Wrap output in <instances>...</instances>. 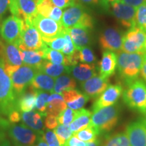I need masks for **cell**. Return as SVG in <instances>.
Masks as SVG:
<instances>
[{"mask_svg":"<svg viewBox=\"0 0 146 146\" xmlns=\"http://www.w3.org/2000/svg\"><path fill=\"white\" fill-rule=\"evenodd\" d=\"M146 31L135 26L129 29L123 37L122 51L126 53H141L145 54Z\"/></svg>","mask_w":146,"mask_h":146,"instance_id":"52a82bcc","label":"cell"},{"mask_svg":"<svg viewBox=\"0 0 146 146\" xmlns=\"http://www.w3.org/2000/svg\"><path fill=\"white\" fill-rule=\"evenodd\" d=\"M110 3L114 2V1H121V0H108Z\"/></svg>","mask_w":146,"mask_h":146,"instance_id":"680465c9","label":"cell"},{"mask_svg":"<svg viewBox=\"0 0 146 146\" xmlns=\"http://www.w3.org/2000/svg\"><path fill=\"white\" fill-rule=\"evenodd\" d=\"M123 37V35L119 31L112 27H108L100 35V45L105 51L119 53L122 51Z\"/></svg>","mask_w":146,"mask_h":146,"instance_id":"5bb4252c","label":"cell"},{"mask_svg":"<svg viewBox=\"0 0 146 146\" xmlns=\"http://www.w3.org/2000/svg\"><path fill=\"white\" fill-rule=\"evenodd\" d=\"M24 21L18 16L7 17L0 26V35L7 43L18 45L23 31Z\"/></svg>","mask_w":146,"mask_h":146,"instance_id":"8fae6325","label":"cell"},{"mask_svg":"<svg viewBox=\"0 0 146 146\" xmlns=\"http://www.w3.org/2000/svg\"><path fill=\"white\" fill-rule=\"evenodd\" d=\"M64 100L70 108L74 110H78L83 108L89 100V97L82 94L76 89L64 91L61 94Z\"/></svg>","mask_w":146,"mask_h":146,"instance_id":"44dd1931","label":"cell"},{"mask_svg":"<svg viewBox=\"0 0 146 146\" xmlns=\"http://www.w3.org/2000/svg\"><path fill=\"white\" fill-rule=\"evenodd\" d=\"M55 78L45 73L38 71L31 83L30 86L36 91L54 93Z\"/></svg>","mask_w":146,"mask_h":146,"instance_id":"d4e9b609","label":"cell"},{"mask_svg":"<svg viewBox=\"0 0 146 146\" xmlns=\"http://www.w3.org/2000/svg\"><path fill=\"white\" fill-rule=\"evenodd\" d=\"M70 67L62 64H56L45 60L39 68V71L54 78L62 74H68L70 73Z\"/></svg>","mask_w":146,"mask_h":146,"instance_id":"f1b7e54d","label":"cell"},{"mask_svg":"<svg viewBox=\"0 0 146 146\" xmlns=\"http://www.w3.org/2000/svg\"><path fill=\"white\" fill-rule=\"evenodd\" d=\"M145 58H146V47H145Z\"/></svg>","mask_w":146,"mask_h":146,"instance_id":"6125c7cd","label":"cell"},{"mask_svg":"<svg viewBox=\"0 0 146 146\" xmlns=\"http://www.w3.org/2000/svg\"><path fill=\"white\" fill-rule=\"evenodd\" d=\"M0 146H14L6 137L3 131H0Z\"/></svg>","mask_w":146,"mask_h":146,"instance_id":"681fc988","label":"cell"},{"mask_svg":"<svg viewBox=\"0 0 146 146\" xmlns=\"http://www.w3.org/2000/svg\"><path fill=\"white\" fill-rule=\"evenodd\" d=\"M61 24L66 29L86 28L91 30L94 21L83 5L76 3L63 12Z\"/></svg>","mask_w":146,"mask_h":146,"instance_id":"8992f818","label":"cell"},{"mask_svg":"<svg viewBox=\"0 0 146 146\" xmlns=\"http://www.w3.org/2000/svg\"><path fill=\"white\" fill-rule=\"evenodd\" d=\"M41 137L49 146H62L58 141L55 133L52 131L49 130V129L45 130Z\"/></svg>","mask_w":146,"mask_h":146,"instance_id":"ab89813d","label":"cell"},{"mask_svg":"<svg viewBox=\"0 0 146 146\" xmlns=\"http://www.w3.org/2000/svg\"><path fill=\"white\" fill-rule=\"evenodd\" d=\"M64 36L66 38V44L61 52L63 53L66 56H70V55L72 54L73 53L75 52L76 49L75 46H74V43H73L72 40L71 39L70 35H69L68 31H67L66 29L65 30Z\"/></svg>","mask_w":146,"mask_h":146,"instance_id":"60d3db41","label":"cell"},{"mask_svg":"<svg viewBox=\"0 0 146 146\" xmlns=\"http://www.w3.org/2000/svg\"><path fill=\"white\" fill-rule=\"evenodd\" d=\"M10 3V0H0V20H1L9 9Z\"/></svg>","mask_w":146,"mask_h":146,"instance_id":"7dc6e473","label":"cell"},{"mask_svg":"<svg viewBox=\"0 0 146 146\" xmlns=\"http://www.w3.org/2000/svg\"><path fill=\"white\" fill-rule=\"evenodd\" d=\"M50 1L54 6L61 9H64L75 5L77 0H50Z\"/></svg>","mask_w":146,"mask_h":146,"instance_id":"b9f144b4","label":"cell"},{"mask_svg":"<svg viewBox=\"0 0 146 146\" xmlns=\"http://www.w3.org/2000/svg\"><path fill=\"white\" fill-rule=\"evenodd\" d=\"M33 25L39 33L45 43L58 37L64 32L65 28L60 23L38 14L32 21Z\"/></svg>","mask_w":146,"mask_h":146,"instance_id":"ba28073f","label":"cell"},{"mask_svg":"<svg viewBox=\"0 0 146 146\" xmlns=\"http://www.w3.org/2000/svg\"><path fill=\"white\" fill-rule=\"evenodd\" d=\"M43 116H45L44 115L34 110L21 113V120L23 123L36 132L39 136L43 135L45 131Z\"/></svg>","mask_w":146,"mask_h":146,"instance_id":"ffe728a7","label":"cell"},{"mask_svg":"<svg viewBox=\"0 0 146 146\" xmlns=\"http://www.w3.org/2000/svg\"><path fill=\"white\" fill-rule=\"evenodd\" d=\"M66 107L67 104L64 100L61 94L53 93L49 96L45 113L46 115L52 114L58 117Z\"/></svg>","mask_w":146,"mask_h":146,"instance_id":"83f0119b","label":"cell"},{"mask_svg":"<svg viewBox=\"0 0 146 146\" xmlns=\"http://www.w3.org/2000/svg\"><path fill=\"white\" fill-rule=\"evenodd\" d=\"M110 85L109 78L95 76L86 81L81 83V87L83 94L91 99H97Z\"/></svg>","mask_w":146,"mask_h":146,"instance_id":"e0dca14e","label":"cell"},{"mask_svg":"<svg viewBox=\"0 0 146 146\" xmlns=\"http://www.w3.org/2000/svg\"><path fill=\"white\" fill-rule=\"evenodd\" d=\"M50 95L48 92L43 91H37V94H36V105L35 108L37 112H39L46 116V106L47 104V101Z\"/></svg>","mask_w":146,"mask_h":146,"instance_id":"e575fe53","label":"cell"},{"mask_svg":"<svg viewBox=\"0 0 146 146\" xmlns=\"http://www.w3.org/2000/svg\"><path fill=\"white\" fill-rule=\"evenodd\" d=\"M118 56L112 51H104L99 62L100 76L102 78H109L115 73L117 68Z\"/></svg>","mask_w":146,"mask_h":146,"instance_id":"d6986e66","label":"cell"},{"mask_svg":"<svg viewBox=\"0 0 146 146\" xmlns=\"http://www.w3.org/2000/svg\"><path fill=\"white\" fill-rule=\"evenodd\" d=\"M20 50V49H19ZM45 50V49H44ZM43 50H20L24 64L35 67L39 70V67L44 62L45 52Z\"/></svg>","mask_w":146,"mask_h":146,"instance_id":"484cf974","label":"cell"},{"mask_svg":"<svg viewBox=\"0 0 146 146\" xmlns=\"http://www.w3.org/2000/svg\"><path fill=\"white\" fill-rule=\"evenodd\" d=\"M112 13L118 21L127 29L136 26L135 15L137 8L131 6L121 1L110 3Z\"/></svg>","mask_w":146,"mask_h":146,"instance_id":"4fadbf2b","label":"cell"},{"mask_svg":"<svg viewBox=\"0 0 146 146\" xmlns=\"http://www.w3.org/2000/svg\"><path fill=\"white\" fill-rule=\"evenodd\" d=\"M5 70L12 81V87L16 98H18L30 86L37 68L25 64L11 66L5 64Z\"/></svg>","mask_w":146,"mask_h":146,"instance_id":"7a4b0ae2","label":"cell"},{"mask_svg":"<svg viewBox=\"0 0 146 146\" xmlns=\"http://www.w3.org/2000/svg\"><path fill=\"white\" fill-rule=\"evenodd\" d=\"M14 146H33V145H20V144L16 143H12Z\"/></svg>","mask_w":146,"mask_h":146,"instance_id":"6f0895ef","label":"cell"},{"mask_svg":"<svg viewBox=\"0 0 146 146\" xmlns=\"http://www.w3.org/2000/svg\"><path fill=\"white\" fill-rule=\"evenodd\" d=\"M104 146H130L125 133H118L109 137Z\"/></svg>","mask_w":146,"mask_h":146,"instance_id":"d6a6232c","label":"cell"},{"mask_svg":"<svg viewBox=\"0 0 146 146\" xmlns=\"http://www.w3.org/2000/svg\"><path fill=\"white\" fill-rule=\"evenodd\" d=\"M136 26L146 31V4L137 8L135 15Z\"/></svg>","mask_w":146,"mask_h":146,"instance_id":"74e56055","label":"cell"},{"mask_svg":"<svg viewBox=\"0 0 146 146\" xmlns=\"http://www.w3.org/2000/svg\"><path fill=\"white\" fill-rule=\"evenodd\" d=\"M37 91L29 86L27 90L17 98V108L22 112H29L35 108Z\"/></svg>","mask_w":146,"mask_h":146,"instance_id":"cb8c5ba5","label":"cell"},{"mask_svg":"<svg viewBox=\"0 0 146 146\" xmlns=\"http://www.w3.org/2000/svg\"><path fill=\"white\" fill-rule=\"evenodd\" d=\"M0 21H1V20H0ZM0 40H1V39H0Z\"/></svg>","mask_w":146,"mask_h":146,"instance_id":"be15d7a7","label":"cell"},{"mask_svg":"<svg viewBox=\"0 0 146 146\" xmlns=\"http://www.w3.org/2000/svg\"><path fill=\"white\" fill-rule=\"evenodd\" d=\"M70 73L76 81L83 83L97 75L94 64L82 63L70 67Z\"/></svg>","mask_w":146,"mask_h":146,"instance_id":"7402d4cb","label":"cell"},{"mask_svg":"<svg viewBox=\"0 0 146 146\" xmlns=\"http://www.w3.org/2000/svg\"><path fill=\"white\" fill-rule=\"evenodd\" d=\"M87 143L84 142L79 139H78L76 136L72 135L69 139L66 142V143L63 146H87Z\"/></svg>","mask_w":146,"mask_h":146,"instance_id":"f6af8a7d","label":"cell"},{"mask_svg":"<svg viewBox=\"0 0 146 146\" xmlns=\"http://www.w3.org/2000/svg\"><path fill=\"white\" fill-rule=\"evenodd\" d=\"M143 119L145 120V123H146V113L145 114H144V117H143Z\"/></svg>","mask_w":146,"mask_h":146,"instance_id":"94428289","label":"cell"},{"mask_svg":"<svg viewBox=\"0 0 146 146\" xmlns=\"http://www.w3.org/2000/svg\"><path fill=\"white\" fill-rule=\"evenodd\" d=\"M125 133L131 146H146V123L143 118L129 123Z\"/></svg>","mask_w":146,"mask_h":146,"instance_id":"2e32d148","label":"cell"},{"mask_svg":"<svg viewBox=\"0 0 146 146\" xmlns=\"http://www.w3.org/2000/svg\"><path fill=\"white\" fill-rule=\"evenodd\" d=\"M9 10L12 15L32 23L38 14L37 2L36 0H10Z\"/></svg>","mask_w":146,"mask_h":146,"instance_id":"7c38bea8","label":"cell"},{"mask_svg":"<svg viewBox=\"0 0 146 146\" xmlns=\"http://www.w3.org/2000/svg\"><path fill=\"white\" fill-rule=\"evenodd\" d=\"M79 62L86 64H93L96 61L97 58L94 52L89 47H84L78 50Z\"/></svg>","mask_w":146,"mask_h":146,"instance_id":"d590c367","label":"cell"},{"mask_svg":"<svg viewBox=\"0 0 146 146\" xmlns=\"http://www.w3.org/2000/svg\"><path fill=\"white\" fill-rule=\"evenodd\" d=\"M102 142L100 139H96V141L90 142V143H87V146H101Z\"/></svg>","mask_w":146,"mask_h":146,"instance_id":"9f6ffc18","label":"cell"},{"mask_svg":"<svg viewBox=\"0 0 146 146\" xmlns=\"http://www.w3.org/2000/svg\"><path fill=\"white\" fill-rule=\"evenodd\" d=\"M63 15V11L62 9L58 8V7L54 6V8H52V12L50 14L49 18L51 19L54 20V21L58 22V23H61V20L62 18Z\"/></svg>","mask_w":146,"mask_h":146,"instance_id":"ee69618b","label":"cell"},{"mask_svg":"<svg viewBox=\"0 0 146 146\" xmlns=\"http://www.w3.org/2000/svg\"><path fill=\"white\" fill-rule=\"evenodd\" d=\"M35 146H49V145H47L46 142L43 140V139L42 138V137L40 136L39 139H38L37 141H36V145Z\"/></svg>","mask_w":146,"mask_h":146,"instance_id":"11a10c76","label":"cell"},{"mask_svg":"<svg viewBox=\"0 0 146 146\" xmlns=\"http://www.w3.org/2000/svg\"><path fill=\"white\" fill-rule=\"evenodd\" d=\"M121 1L135 8L146 4V0H121Z\"/></svg>","mask_w":146,"mask_h":146,"instance_id":"c3c4849f","label":"cell"},{"mask_svg":"<svg viewBox=\"0 0 146 146\" xmlns=\"http://www.w3.org/2000/svg\"><path fill=\"white\" fill-rule=\"evenodd\" d=\"M18 47L20 50H43L47 46L33 24L24 21L23 31Z\"/></svg>","mask_w":146,"mask_h":146,"instance_id":"9c48e42d","label":"cell"},{"mask_svg":"<svg viewBox=\"0 0 146 146\" xmlns=\"http://www.w3.org/2000/svg\"><path fill=\"white\" fill-rule=\"evenodd\" d=\"M9 124H10L9 120L4 119L0 116V131H5Z\"/></svg>","mask_w":146,"mask_h":146,"instance_id":"816d5d0a","label":"cell"},{"mask_svg":"<svg viewBox=\"0 0 146 146\" xmlns=\"http://www.w3.org/2000/svg\"><path fill=\"white\" fill-rule=\"evenodd\" d=\"M66 30L77 50H81L84 47H88L91 44L90 29L86 28H69L66 29Z\"/></svg>","mask_w":146,"mask_h":146,"instance_id":"603a6c76","label":"cell"},{"mask_svg":"<svg viewBox=\"0 0 146 146\" xmlns=\"http://www.w3.org/2000/svg\"><path fill=\"white\" fill-rule=\"evenodd\" d=\"M5 131L8 132L12 143L20 145H33L40 137L24 123H10Z\"/></svg>","mask_w":146,"mask_h":146,"instance_id":"30bf717a","label":"cell"},{"mask_svg":"<svg viewBox=\"0 0 146 146\" xmlns=\"http://www.w3.org/2000/svg\"><path fill=\"white\" fill-rule=\"evenodd\" d=\"M140 75H141L143 81L146 83V59L144 61L143 66H142L141 72H140Z\"/></svg>","mask_w":146,"mask_h":146,"instance_id":"f5cc1de1","label":"cell"},{"mask_svg":"<svg viewBox=\"0 0 146 146\" xmlns=\"http://www.w3.org/2000/svg\"><path fill=\"white\" fill-rule=\"evenodd\" d=\"M8 117L10 123H18L21 120V112L18 110H15L8 115Z\"/></svg>","mask_w":146,"mask_h":146,"instance_id":"bcb514c9","label":"cell"},{"mask_svg":"<svg viewBox=\"0 0 146 146\" xmlns=\"http://www.w3.org/2000/svg\"><path fill=\"white\" fill-rule=\"evenodd\" d=\"M82 5H96L100 3V0H77Z\"/></svg>","mask_w":146,"mask_h":146,"instance_id":"f907efd6","label":"cell"},{"mask_svg":"<svg viewBox=\"0 0 146 146\" xmlns=\"http://www.w3.org/2000/svg\"><path fill=\"white\" fill-rule=\"evenodd\" d=\"M15 110H18L17 98L12 81L5 72L4 61L0 58V116H8Z\"/></svg>","mask_w":146,"mask_h":146,"instance_id":"3957f363","label":"cell"},{"mask_svg":"<svg viewBox=\"0 0 146 146\" xmlns=\"http://www.w3.org/2000/svg\"><path fill=\"white\" fill-rule=\"evenodd\" d=\"M123 87L121 84L109 85L95 101L92 106V110L95 111L116 104L120 96L123 95Z\"/></svg>","mask_w":146,"mask_h":146,"instance_id":"9a60e30c","label":"cell"},{"mask_svg":"<svg viewBox=\"0 0 146 146\" xmlns=\"http://www.w3.org/2000/svg\"><path fill=\"white\" fill-rule=\"evenodd\" d=\"M76 114V110L69 108H66L58 116V123L60 125H70L74 120Z\"/></svg>","mask_w":146,"mask_h":146,"instance_id":"8d00e7d4","label":"cell"},{"mask_svg":"<svg viewBox=\"0 0 146 146\" xmlns=\"http://www.w3.org/2000/svg\"><path fill=\"white\" fill-rule=\"evenodd\" d=\"M76 86V83L74 78L66 74H62L55 78L54 92L61 94L64 91L74 89Z\"/></svg>","mask_w":146,"mask_h":146,"instance_id":"f546056e","label":"cell"},{"mask_svg":"<svg viewBox=\"0 0 146 146\" xmlns=\"http://www.w3.org/2000/svg\"><path fill=\"white\" fill-rule=\"evenodd\" d=\"M91 111L84 108L76 111L74 120L70 125L73 134L91 125Z\"/></svg>","mask_w":146,"mask_h":146,"instance_id":"4316f807","label":"cell"},{"mask_svg":"<svg viewBox=\"0 0 146 146\" xmlns=\"http://www.w3.org/2000/svg\"><path fill=\"white\" fill-rule=\"evenodd\" d=\"M126 86L122 95L124 103L130 109L144 115L146 113V83L138 78Z\"/></svg>","mask_w":146,"mask_h":146,"instance_id":"277c9868","label":"cell"},{"mask_svg":"<svg viewBox=\"0 0 146 146\" xmlns=\"http://www.w3.org/2000/svg\"><path fill=\"white\" fill-rule=\"evenodd\" d=\"M54 133L57 137L58 141L62 146L73 135V133L71 131L70 125H58V127L54 129Z\"/></svg>","mask_w":146,"mask_h":146,"instance_id":"836d02e7","label":"cell"},{"mask_svg":"<svg viewBox=\"0 0 146 146\" xmlns=\"http://www.w3.org/2000/svg\"><path fill=\"white\" fill-rule=\"evenodd\" d=\"M66 30V28H65ZM64 32L61 35H60L58 37L55 38V39L51 40V41L45 43L47 45H48L52 50L59 51V52H62V50H63L64 47L66 44V38L64 36Z\"/></svg>","mask_w":146,"mask_h":146,"instance_id":"f35d334b","label":"cell"},{"mask_svg":"<svg viewBox=\"0 0 146 146\" xmlns=\"http://www.w3.org/2000/svg\"><path fill=\"white\" fill-rule=\"evenodd\" d=\"M44 0H36V2H37V5L39 4V3H40L41 2H42V1H43Z\"/></svg>","mask_w":146,"mask_h":146,"instance_id":"91938a15","label":"cell"},{"mask_svg":"<svg viewBox=\"0 0 146 146\" xmlns=\"http://www.w3.org/2000/svg\"><path fill=\"white\" fill-rule=\"evenodd\" d=\"M145 60V54L141 53H119L117 70L120 78L126 85L138 79Z\"/></svg>","mask_w":146,"mask_h":146,"instance_id":"6da1fadb","label":"cell"},{"mask_svg":"<svg viewBox=\"0 0 146 146\" xmlns=\"http://www.w3.org/2000/svg\"><path fill=\"white\" fill-rule=\"evenodd\" d=\"M100 3L101 6L105 10H109L110 2L108 0H100Z\"/></svg>","mask_w":146,"mask_h":146,"instance_id":"db71d44e","label":"cell"},{"mask_svg":"<svg viewBox=\"0 0 146 146\" xmlns=\"http://www.w3.org/2000/svg\"><path fill=\"white\" fill-rule=\"evenodd\" d=\"M120 108L117 104L93 111L91 125L100 134L108 133L117 125L119 118Z\"/></svg>","mask_w":146,"mask_h":146,"instance_id":"5b68a950","label":"cell"},{"mask_svg":"<svg viewBox=\"0 0 146 146\" xmlns=\"http://www.w3.org/2000/svg\"><path fill=\"white\" fill-rule=\"evenodd\" d=\"M100 135L98 131L91 125L88 127L74 133L73 135L76 136L78 139L84 142L90 143V142H93L98 139V136Z\"/></svg>","mask_w":146,"mask_h":146,"instance_id":"4dcf8cb0","label":"cell"},{"mask_svg":"<svg viewBox=\"0 0 146 146\" xmlns=\"http://www.w3.org/2000/svg\"><path fill=\"white\" fill-rule=\"evenodd\" d=\"M45 60L56 64H62L67 66V56L64 55L63 53L56 51L47 47L44 50Z\"/></svg>","mask_w":146,"mask_h":146,"instance_id":"1f68e13d","label":"cell"},{"mask_svg":"<svg viewBox=\"0 0 146 146\" xmlns=\"http://www.w3.org/2000/svg\"><path fill=\"white\" fill-rule=\"evenodd\" d=\"M58 125V117L52 114H47L45 119V126L47 129L54 130Z\"/></svg>","mask_w":146,"mask_h":146,"instance_id":"7bdbcfd3","label":"cell"},{"mask_svg":"<svg viewBox=\"0 0 146 146\" xmlns=\"http://www.w3.org/2000/svg\"><path fill=\"white\" fill-rule=\"evenodd\" d=\"M0 55L6 64L11 66H21L24 64L21 51L18 45L14 43H7L0 40Z\"/></svg>","mask_w":146,"mask_h":146,"instance_id":"ac0fdd59","label":"cell"}]
</instances>
